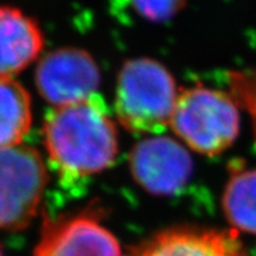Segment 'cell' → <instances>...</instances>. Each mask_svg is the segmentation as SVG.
I'll use <instances>...</instances> for the list:
<instances>
[{"mask_svg": "<svg viewBox=\"0 0 256 256\" xmlns=\"http://www.w3.org/2000/svg\"><path fill=\"white\" fill-rule=\"evenodd\" d=\"M44 142L59 176L72 182L112 165L118 153V131L104 100L94 94L48 112Z\"/></svg>", "mask_w": 256, "mask_h": 256, "instance_id": "1", "label": "cell"}, {"mask_svg": "<svg viewBox=\"0 0 256 256\" xmlns=\"http://www.w3.org/2000/svg\"><path fill=\"white\" fill-rule=\"evenodd\" d=\"M178 96L172 74L161 63L131 59L119 72L115 114L128 131L158 135L170 126Z\"/></svg>", "mask_w": 256, "mask_h": 256, "instance_id": "2", "label": "cell"}, {"mask_svg": "<svg viewBox=\"0 0 256 256\" xmlns=\"http://www.w3.org/2000/svg\"><path fill=\"white\" fill-rule=\"evenodd\" d=\"M240 116L229 96L216 89L194 86L180 92L170 127L186 144L206 156L222 153L240 134Z\"/></svg>", "mask_w": 256, "mask_h": 256, "instance_id": "3", "label": "cell"}, {"mask_svg": "<svg viewBox=\"0 0 256 256\" xmlns=\"http://www.w3.org/2000/svg\"><path fill=\"white\" fill-rule=\"evenodd\" d=\"M48 172L34 148L0 149V229L18 230L37 214Z\"/></svg>", "mask_w": 256, "mask_h": 256, "instance_id": "4", "label": "cell"}, {"mask_svg": "<svg viewBox=\"0 0 256 256\" xmlns=\"http://www.w3.org/2000/svg\"><path fill=\"white\" fill-rule=\"evenodd\" d=\"M101 74L94 59L81 48H58L40 62L36 84L54 108L78 104L96 94Z\"/></svg>", "mask_w": 256, "mask_h": 256, "instance_id": "5", "label": "cell"}, {"mask_svg": "<svg viewBox=\"0 0 256 256\" xmlns=\"http://www.w3.org/2000/svg\"><path fill=\"white\" fill-rule=\"evenodd\" d=\"M136 182L154 195H172L187 184L192 176L190 153L178 142L152 136L138 142L130 157Z\"/></svg>", "mask_w": 256, "mask_h": 256, "instance_id": "6", "label": "cell"}, {"mask_svg": "<svg viewBox=\"0 0 256 256\" xmlns=\"http://www.w3.org/2000/svg\"><path fill=\"white\" fill-rule=\"evenodd\" d=\"M34 256H122L112 232L94 212L46 220Z\"/></svg>", "mask_w": 256, "mask_h": 256, "instance_id": "7", "label": "cell"}, {"mask_svg": "<svg viewBox=\"0 0 256 256\" xmlns=\"http://www.w3.org/2000/svg\"><path fill=\"white\" fill-rule=\"evenodd\" d=\"M128 256H248V254L230 232L180 228L160 232Z\"/></svg>", "mask_w": 256, "mask_h": 256, "instance_id": "8", "label": "cell"}, {"mask_svg": "<svg viewBox=\"0 0 256 256\" xmlns=\"http://www.w3.org/2000/svg\"><path fill=\"white\" fill-rule=\"evenodd\" d=\"M42 48L44 36L33 18L16 8L0 7V78L24 71Z\"/></svg>", "mask_w": 256, "mask_h": 256, "instance_id": "9", "label": "cell"}, {"mask_svg": "<svg viewBox=\"0 0 256 256\" xmlns=\"http://www.w3.org/2000/svg\"><path fill=\"white\" fill-rule=\"evenodd\" d=\"M30 126L29 93L12 78H0V149L21 145Z\"/></svg>", "mask_w": 256, "mask_h": 256, "instance_id": "10", "label": "cell"}, {"mask_svg": "<svg viewBox=\"0 0 256 256\" xmlns=\"http://www.w3.org/2000/svg\"><path fill=\"white\" fill-rule=\"evenodd\" d=\"M222 208L232 228L256 234V168L232 172L224 191Z\"/></svg>", "mask_w": 256, "mask_h": 256, "instance_id": "11", "label": "cell"}, {"mask_svg": "<svg viewBox=\"0 0 256 256\" xmlns=\"http://www.w3.org/2000/svg\"><path fill=\"white\" fill-rule=\"evenodd\" d=\"M140 16L153 22H165L186 7L187 0H131Z\"/></svg>", "mask_w": 256, "mask_h": 256, "instance_id": "12", "label": "cell"}, {"mask_svg": "<svg viewBox=\"0 0 256 256\" xmlns=\"http://www.w3.org/2000/svg\"><path fill=\"white\" fill-rule=\"evenodd\" d=\"M0 256H3V255H2V251H0Z\"/></svg>", "mask_w": 256, "mask_h": 256, "instance_id": "13", "label": "cell"}]
</instances>
